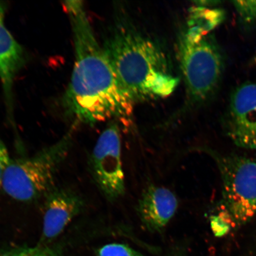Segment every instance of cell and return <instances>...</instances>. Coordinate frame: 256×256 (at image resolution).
Segmentation results:
<instances>
[{"instance_id": "obj_13", "label": "cell", "mask_w": 256, "mask_h": 256, "mask_svg": "<svg viewBox=\"0 0 256 256\" xmlns=\"http://www.w3.org/2000/svg\"><path fill=\"white\" fill-rule=\"evenodd\" d=\"M98 256H144L126 244L111 243L99 248Z\"/></svg>"}, {"instance_id": "obj_15", "label": "cell", "mask_w": 256, "mask_h": 256, "mask_svg": "<svg viewBox=\"0 0 256 256\" xmlns=\"http://www.w3.org/2000/svg\"><path fill=\"white\" fill-rule=\"evenodd\" d=\"M12 159L8 147L0 138V188H2L3 178Z\"/></svg>"}, {"instance_id": "obj_2", "label": "cell", "mask_w": 256, "mask_h": 256, "mask_svg": "<svg viewBox=\"0 0 256 256\" xmlns=\"http://www.w3.org/2000/svg\"><path fill=\"white\" fill-rule=\"evenodd\" d=\"M104 50L120 84L135 103L167 98L177 88L179 79L164 51L133 28L118 26Z\"/></svg>"}, {"instance_id": "obj_4", "label": "cell", "mask_w": 256, "mask_h": 256, "mask_svg": "<svg viewBox=\"0 0 256 256\" xmlns=\"http://www.w3.org/2000/svg\"><path fill=\"white\" fill-rule=\"evenodd\" d=\"M72 143V132L34 156L12 159L3 178L2 188L14 200L23 202L44 197L54 186L58 170Z\"/></svg>"}, {"instance_id": "obj_3", "label": "cell", "mask_w": 256, "mask_h": 256, "mask_svg": "<svg viewBox=\"0 0 256 256\" xmlns=\"http://www.w3.org/2000/svg\"><path fill=\"white\" fill-rule=\"evenodd\" d=\"M222 23V18L213 10L194 8L179 43L182 75L188 97L194 103L209 98L222 76V53L209 35Z\"/></svg>"}, {"instance_id": "obj_8", "label": "cell", "mask_w": 256, "mask_h": 256, "mask_svg": "<svg viewBox=\"0 0 256 256\" xmlns=\"http://www.w3.org/2000/svg\"><path fill=\"white\" fill-rule=\"evenodd\" d=\"M41 241L56 238L82 212L84 202L76 192L54 186L44 195Z\"/></svg>"}, {"instance_id": "obj_10", "label": "cell", "mask_w": 256, "mask_h": 256, "mask_svg": "<svg viewBox=\"0 0 256 256\" xmlns=\"http://www.w3.org/2000/svg\"><path fill=\"white\" fill-rule=\"evenodd\" d=\"M5 12L6 5L0 2V80L10 106L12 86L16 75L24 66L25 56L23 48L6 26Z\"/></svg>"}, {"instance_id": "obj_16", "label": "cell", "mask_w": 256, "mask_h": 256, "mask_svg": "<svg viewBox=\"0 0 256 256\" xmlns=\"http://www.w3.org/2000/svg\"><path fill=\"white\" fill-rule=\"evenodd\" d=\"M252 62H254V63H256V54L254 58V60H252Z\"/></svg>"}, {"instance_id": "obj_14", "label": "cell", "mask_w": 256, "mask_h": 256, "mask_svg": "<svg viewBox=\"0 0 256 256\" xmlns=\"http://www.w3.org/2000/svg\"><path fill=\"white\" fill-rule=\"evenodd\" d=\"M211 228L216 236H225L231 228V224L224 216H213L210 220Z\"/></svg>"}, {"instance_id": "obj_6", "label": "cell", "mask_w": 256, "mask_h": 256, "mask_svg": "<svg viewBox=\"0 0 256 256\" xmlns=\"http://www.w3.org/2000/svg\"><path fill=\"white\" fill-rule=\"evenodd\" d=\"M89 167L96 185L108 201L123 196L126 184L116 123H111L98 137L90 156Z\"/></svg>"}, {"instance_id": "obj_7", "label": "cell", "mask_w": 256, "mask_h": 256, "mask_svg": "<svg viewBox=\"0 0 256 256\" xmlns=\"http://www.w3.org/2000/svg\"><path fill=\"white\" fill-rule=\"evenodd\" d=\"M226 132L236 146L256 150V83L246 82L232 96Z\"/></svg>"}, {"instance_id": "obj_12", "label": "cell", "mask_w": 256, "mask_h": 256, "mask_svg": "<svg viewBox=\"0 0 256 256\" xmlns=\"http://www.w3.org/2000/svg\"><path fill=\"white\" fill-rule=\"evenodd\" d=\"M0 256H60L55 250L43 246L34 248H18L8 250Z\"/></svg>"}, {"instance_id": "obj_9", "label": "cell", "mask_w": 256, "mask_h": 256, "mask_svg": "<svg viewBox=\"0 0 256 256\" xmlns=\"http://www.w3.org/2000/svg\"><path fill=\"white\" fill-rule=\"evenodd\" d=\"M178 204L177 197L168 188L150 185L138 202L136 212L147 230L161 232L175 215Z\"/></svg>"}, {"instance_id": "obj_5", "label": "cell", "mask_w": 256, "mask_h": 256, "mask_svg": "<svg viewBox=\"0 0 256 256\" xmlns=\"http://www.w3.org/2000/svg\"><path fill=\"white\" fill-rule=\"evenodd\" d=\"M215 156L222 182L223 206L232 226L256 216V162L242 156Z\"/></svg>"}, {"instance_id": "obj_17", "label": "cell", "mask_w": 256, "mask_h": 256, "mask_svg": "<svg viewBox=\"0 0 256 256\" xmlns=\"http://www.w3.org/2000/svg\"></svg>"}, {"instance_id": "obj_11", "label": "cell", "mask_w": 256, "mask_h": 256, "mask_svg": "<svg viewBox=\"0 0 256 256\" xmlns=\"http://www.w3.org/2000/svg\"><path fill=\"white\" fill-rule=\"evenodd\" d=\"M232 3L243 25L251 26L256 24V1H234Z\"/></svg>"}, {"instance_id": "obj_1", "label": "cell", "mask_w": 256, "mask_h": 256, "mask_svg": "<svg viewBox=\"0 0 256 256\" xmlns=\"http://www.w3.org/2000/svg\"><path fill=\"white\" fill-rule=\"evenodd\" d=\"M71 22L75 62L63 98L66 113L78 122L92 124L110 120L132 124L134 102L118 80L104 48L95 37L82 2L64 4Z\"/></svg>"}]
</instances>
